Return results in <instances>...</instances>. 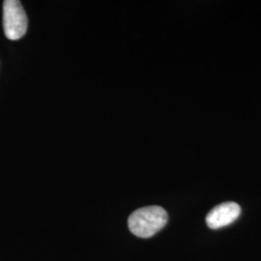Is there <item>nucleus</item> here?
Wrapping results in <instances>:
<instances>
[{"instance_id": "obj_1", "label": "nucleus", "mask_w": 261, "mask_h": 261, "mask_svg": "<svg viewBox=\"0 0 261 261\" xmlns=\"http://www.w3.org/2000/svg\"><path fill=\"white\" fill-rule=\"evenodd\" d=\"M168 213L160 206L142 207L130 214L128 225L130 232L140 238H149L168 224Z\"/></svg>"}, {"instance_id": "obj_2", "label": "nucleus", "mask_w": 261, "mask_h": 261, "mask_svg": "<svg viewBox=\"0 0 261 261\" xmlns=\"http://www.w3.org/2000/svg\"><path fill=\"white\" fill-rule=\"evenodd\" d=\"M28 16L18 0L3 2V28L6 37L17 41L23 37L28 31Z\"/></svg>"}, {"instance_id": "obj_3", "label": "nucleus", "mask_w": 261, "mask_h": 261, "mask_svg": "<svg viewBox=\"0 0 261 261\" xmlns=\"http://www.w3.org/2000/svg\"><path fill=\"white\" fill-rule=\"evenodd\" d=\"M241 214V208L235 202H224L214 208L206 216V224L212 228L218 229L232 224Z\"/></svg>"}]
</instances>
